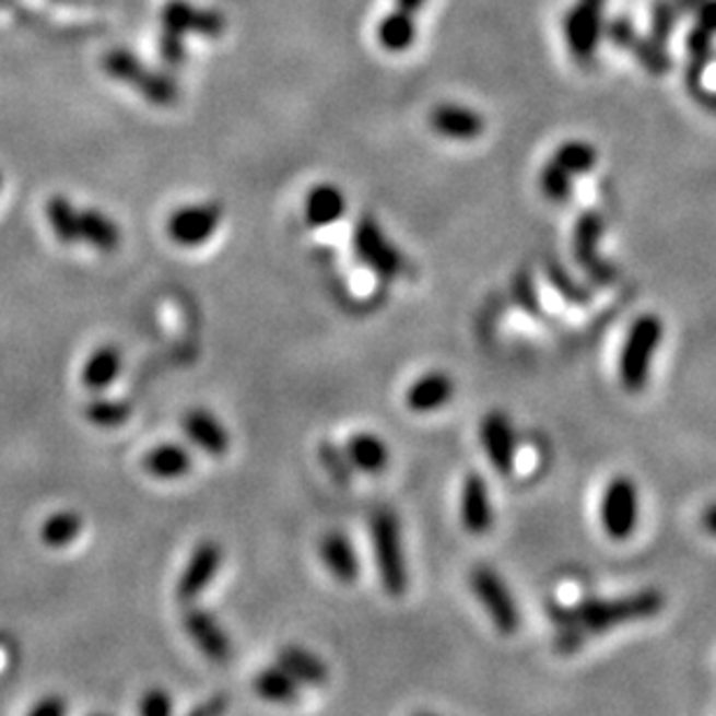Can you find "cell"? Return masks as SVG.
Here are the masks:
<instances>
[{
	"instance_id": "cell-1",
	"label": "cell",
	"mask_w": 716,
	"mask_h": 716,
	"mask_svg": "<svg viewBox=\"0 0 716 716\" xmlns=\"http://www.w3.org/2000/svg\"><path fill=\"white\" fill-rule=\"evenodd\" d=\"M666 608V596L658 589H642L621 598H584L573 605L549 602V621L556 631V649L575 654L589 637L602 635L626 623L654 619Z\"/></svg>"
},
{
	"instance_id": "cell-2",
	"label": "cell",
	"mask_w": 716,
	"mask_h": 716,
	"mask_svg": "<svg viewBox=\"0 0 716 716\" xmlns=\"http://www.w3.org/2000/svg\"><path fill=\"white\" fill-rule=\"evenodd\" d=\"M159 59L177 70L187 63V35L219 40L228 31L226 16L216 8H200L193 0H165L159 14Z\"/></svg>"
},
{
	"instance_id": "cell-3",
	"label": "cell",
	"mask_w": 716,
	"mask_h": 716,
	"mask_svg": "<svg viewBox=\"0 0 716 716\" xmlns=\"http://www.w3.org/2000/svg\"><path fill=\"white\" fill-rule=\"evenodd\" d=\"M101 68L113 82L133 89L144 103L154 107H173L179 103L181 89L173 72L146 66L131 49H107L101 59Z\"/></svg>"
},
{
	"instance_id": "cell-4",
	"label": "cell",
	"mask_w": 716,
	"mask_h": 716,
	"mask_svg": "<svg viewBox=\"0 0 716 716\" xmlns=\"http://www.w3.org/2000/svg\"><path fill=\"white\" fill-rule=\"evenodd\" d=\"M371 540L377 563L379 582L391 598H402L408 591L410 575L402 544V526L396 509L379 507L371 517Z\"/></svg>"
},
{
	"instance_id": "cell-5",
	"label": "cell",
	"mask_w": 716,
	"mask_h": 716,
	"mask_svg": "<svg viewBox=\"0 0 716 716\" xmlns=\"http://www.w3.org/2000/svg\"><path fill=\"white\" fill-rule=\"evenodd\" d=\"M352 249L356 261L368 268L384 284L398 282L408 272L410 261L379 224V219L371 212H363L352 231Z\"/></svg>"
},
{
	"instance_id": "cell-6",
	"label": "cell",
	"mask_w": 716,
	"mask_h": 716,
	"mask_svg": "<svg viewBox=\"0 0 716 716\" xmlns=\"http://www.w3.org/2000/svg\"><path fill=\"white\" fill-rule=\"evenodd\" d=\"M664 319L658 315H639L626 333L619 354V382L629 394H639L649 384L652 363L664 342Z\"/></svg>"
},
{
	"instance_id": "cell-7",
	"label": "cell",
	"mask_w": 716,
	"mask_h": 716,
	"mask_svg": "<svg viewBox=\"0 0 716 716\" xmlns=\"http://www.w3.org/2000/svg\"><path fill=\"white\" fill-rule=\"evenodd\" d=\"M468 582L472 596L482 605V610L486 612L495 631L503 635L517 633L521 626V612L505 577L495 571V567L486 563H477L468 575Z\"/></svg>"
},
{
	"instance_id": "cell-8",
	"label": "cell",
	"mask_w": 716,
	"mask_h": 716,
	"mask_svg": "<svg viewBox=\"0 0 716 716\" xmlns=\"http://www.w3.org/2000/svg\"><path fill=\"white\" fill-rule=\"evenodd\" d=\"M605 235V216L598 210H586L577 216L573 228V256L594 286L608 289L617 284L619 270L600 254Z\"/></svg>"
},
{
	"instance_id": "cell-9",
	"label": "cell",
	"mask_w": 716,
	"mask_h": 716,
	"mask_svg": "<svg viewBox=\"0 0 716 716\" xmlns=\"http://www.w3.org/2000/svg\"><path fill=\"white\" fill-rule=\"evenodd\" d=\"M605 8L608 0H575L563 16L565 45L579 66H591L605 38Z\"/></svg>"
},
{
	"instance_id": "cell-10",
	"label": "cell",
	"mask_w": 716,
	"mask_h": 716,
	"mask_svg": "<svg viewBox=\"0 0 716 716\" xmlns=\"http://www.w3.org/2000/svg\"><path fill=\"white\" fill-rule=\"evenodd\" d=\"M224 206L219 200H198L173 210L165 219V235L181 249L208 245L224 222Z\"/></svg>"
},
{
	"instance_id": "cell-11",
	"label": "cell",
	"mask_w": 716,
	"mask_h": 716,
	"mask_svg": "<svg viewBox=\"0 0 716 716\" xmlns=\"http://www.w3.org/2000/svg\"><path fill=\"white\" fill-rule=\"evenodd\" d=\"M639 524V489L629 474H617L600 498V526L614 542H626Z\"/></svg>"
},
{
	"instance_id": "cell-12",
	"label": "cell",
	"mask_w": 716,
	"mask_h": 716,
	"mask_svg": "<svg viewBox=\"0 0 716 716\" xmlns=\"http://www.w3.org/2000/svg\"><path fill=\"white\" fill-rule=\"evenodd\" d=\"M605 40H610L621 51H629L649 75L664 78L672 70V57L668 47L652 38L649 33L642 35L629 16L619 14L614 20L605 22Z\"/></svg>"
},
{
	"instance_id": "cell-13",
	"label": "cell",
	"mask_w": 716,
	"mask_h": 716,
	"mask_svg": "<svg viewBox=\"0 0 716 716\" xmlns=\"http://www.w3.org/2000/svg\"><path fill=\"white\" fill-rule=\"evenodd\" d=\"M480 445L489 458L491 468L509 477L517 468V429L503 410H491L480 421Z\"/></svg>"
},
{
	"instance_id": "cell-14",
	"label": "cell",
	"mask_w": 716,
	"mask_h": 716,
	"mask_svg": "<svg viewBox=\"0 0 716 716\" xmlns=\"http://www.w3.org/2000/svg\"><path fill=\"white\" fill-rule=\"evenodd\" d=\"M181 629H185L196 649L212 660V664H228L233 656V642L224 623L214 617V612L206 608H189L181 614Z\"/></svg>"
},
{
	"instance_id": "cell-15",
	"label": "cell",
	"mask_w": 716,
	"mask_h": 716,
	"mask_svg": "<svg viewBox=\"0 0 716 716\" xmlns=\"http://www.w3.org/2000/svg\"><path fill=\"white\" fill-rule=\"evenodd\" d=\"M224 561V549L216 540H200L181 567L175 594L181 602H193L214 582Z\"/></svg>"
},
{
	"instance_id": "cell-16",
	"label": "cell",
	"mask_w": 716,
	"mask_h": 716,
	"mask_svg": "<svg viewBox=\"0 0 716 716\" xmlns=\"http://www.w3.org/2000/svg\"><path fill=\"white\" fill-rule=\"evenodd\" d=\"M431 131L449 142H474L486 131V119L470 105L463 103H437L429 113Z\"/></svg>"
},
{
	"instance_id": "cell-17",
	"label": "cell",
	"mask_w": 716,
	"mask_h": 716,
	"mask_svg": "<svg viewBox=\"0 0 716 716\" xmlns=\"http://www.w3.org/2000/svg\"><path fill=\"white\" fill-rule=\"evenodd\" d=\"M458 517L466 532L474 538H482L493 530L495 509L491 501V491L480 472H468L458 495Z\"/></svg>"
},
{
	"instance_id": "cell-18",
	"label": "cell",
	"mask_w": 716,
	"mask_h": 716,
	"mask_svg": "<svg viewBox=\"0 0 716 716\" xmlns=\"http://www.w3.org/2000/svg\"><path fill=\"white\" fill-rule=\"evenodd\" d=\"M181 433L189 439V445L210 458H224L231 451V431L224 426L208 408H193L181 416Z\"/></svg>"
},
{
	"instance_id": "cell-19",
	"label": "cell",
	"mask_w": 716,
	"mask_h": 716,
	"mask_svg": "<svg viewBox=\"0 0 716 716\" xmlns=\"http://www.w3.org/2000/svg\"><path fill=\"white\" fill-rule=\"evenodd\" d=\"M456 396V382L445 371H429L416 377L406 391V406L414 414H433L447 408Z\"/></svg>"
},
{
	"instance_id": "cell-20",
	"label": "cell",
	"mask_w": 716,
	"mask_h": 716,
	"mask_svg": "<svg viewBox=\"0 0 716 716\" xmlns=\"http://www.w3.org/2000/svg\"><path fill=\"white\" fill-rule=\"evenodd\" d=\"M347 208H349V200L342 187H338L336 181H319V185L312 187L305 196V203H303L305 224L312 231L328 228L342 222Z\"/></svg>"
},
{
	"instance_id": "cell-21",
	"label": "cell",
	"mask_w": 716,
	"mask_h": 716,
	"mask_svg": "<svg viewBox=\"0 0 716 716\" xmlns=\"http://www.w3.org/2000/svg\"><path fill=\"white\" fill-rule=\"evenodd\" d=\"M124 233L113 216L98 208H80L78 245H86L101 254H115L121 247Z\"/></svg>"
},
{
	"instance_id": "cell-22",
	"label": "cell",
	"mask_w": 716,
	"mask_h": 716,
	"mask_svg": "<svg viewBox=\"0 0 716 716\" xmlns=\"http://www.w3.org/2000/svg\"><path fill=\"white\" fill-rule=\"evenodd\" d=\"M319 554L326 571L340 584H354L361 575V561L356 549L342 530H328L319 540Z\"/></svg>"
},
{
	"instance_id": "cell-23",
	"label": "cell",
	"mask_w": 716,
	"mask_h": 716,
	"mask_svg": "<svg viewBox=\"0 0 716 716\" xmlns=\"http://www.w3.org/2000/svg\"><path fill=\"white\" fill-rule=\"evenodd\" d=\"M193 468V454L179 443H159L142 456V470L161 482H175Z\"/></svg>"
},
{
	"instance_id": "cell-24",
	"label": "cell",
	"mask_w": 716,
	"mask_h": 716,
	"mask_svg": "<svg viewBox=\"0 0 716 716\" xmlns=\"http://www.w3.org/2000/svg\"><path fill=\"white\" fill-rule=\"evenodd\" d=\"M347 451L349 463H352L354 472L363 474H382L391 463V449L387 439L379 437L377 433H354L349 435L347 443L342 445Z\"/></svg>"
},
{
	"instance_id": "cell-25",
	"label": "cell",
	"mask_w": 716,
	"mask_h": 716,
	"mask_svg": "<svg viewBox=\"0 0 716 716\" xmlns=\"http://www.w3.org/2000/svg\"><path fill=\"white\" fill-rule=\"evenodd\" d=\"M124 371V352L117 344H101L82 365V384L84 389L103 394L113 387Z\"/></svg>"
},
{
	"instance_id": "cell-26",
	"label": "cell",
	"mask_w": 716,
	"mask_h": 716,
	"mask_svg": "<svg viewBox=\"0 0 716 716\" xmlns=\"http://www.w3.org/2000/svg\"><path fill=\"white\" fill-rule=\"evenodd\" d=\"M278 666H282L301 686H324L328 682L326 660L301 645H286L278 652Z\"/></svg>"
},
{
	"instance_id": "cell-27",
	"label": "cell",
	"mask_w": 716,
	"mask_h": 716,
	"mask_svg": "<svg viewBox=\"0 0 716 716\" xmlns=\"http://www.w3.org/2000/svg\"><path fill=\"white\" fill-rule=\"evenodd\" d=\"M375 35H377V45L384 51H389V54L408 51L414 47L416 35H419L416 16L394 8L391 12L382 16Z\"/></svg>"
},
{
	"instance_id": "cell-28",
	"label": "cell",
	"mask_w": 716,
	"mask_h": 716,
	"mask_svg": "<svg viewBox=\"0 0 716 716\" xmlns=\"http://www.w3.org/2000/svg\"><path fill=\"white\" fill-rule=\"evenodd\" d=\"M301 684L282 666L263 668L254 677V693L272 705H291L301 697Z\"/></svg>"
},
{
	"instance_id": "cell-29",
	"label": "cell",
	"mask_w": 716,
	"mask_h": 716,
	"mask_svg": "<svg viewBox=\"0 0 716 716\" xmlns=\"http://www.w3.org/2000/svg\"><path fill=\"white\" fill-rule=\"evenodd\" d=\"M714 38H716L714 33H709V31H705L701 26H693L686 33V51H689L686 68H684L686 89L705 82V70L716 59Z\"/></svg>"
},
{
	"instance_id": "cell-30",
	"label": "cell",
	"mask_w": 716,
	"mask_h": 716,
	"mask_svg": "<svg viewBox=\"0 0 716 716\" xmlns=\"http://www.w3.org/2000/svg\"><path fill=\"white\" fill-rule=\"evenodd\" d=\"M544 278L549 286H552L561 296V301H565L567 305L589 307L594 303V289L589 284L579 282L571 270H567L559 259H552V256L544 261Z\"/></svg>"
},
{
	"instance_id": "cell-31",
	"label": "cell",
	"mask_w": 716,
	"mask_h": 716,
	"mask_svg": "<svg viewBox=\"0 0 716 716\" xmlns=\"http://www.w3.org/2000/svg\"><path fill=\"white\" fill-rule=\"evenodd\" d=\"M47 214V224L54 233V237L66 247H75L78 245V219H80V208L72 203V200L63 193L51 196L45 206Z\"/></svg>"
},
{
	"instance_id": "cell-32",
	"label": "cell",
	"mask_w": 716,
	"mask_h": 716,
	"mask_svg": "<svg viewBox=\"0 0 716 716\" xmlns=\"http://www.w3.org/2000/svg\"><path fill=\"white\" fill-rule=\"evenodd\" d=\"M84 519L75 509H59L49 514L40 528V538L51 549H66L82 536Z\"/></svg>"
},
{
	"instance_id": "cell-33",
	"label": "cell",
	"mask_w": 716,
	"mask_h": 716,
	"mask_svg": "<svg viewBox=\"0 0 716 716\" xmlns=\"http://www.w3.org/2000/svg\"><path fill=\"white\" fill-rule=\"evenodd\" d=\"M133 410L121 398H109V396H96L91 398L84 406V416L91 426L103 429V431H115L124 426L128 419H131Z\"/></svg>"
},
{
	"instance_id": "cell-34",
	"label": "cell",
	"mask_w": 716,
	"mask_h": 716,
	"mask_svg": "<svg viewBox=\"0 0 716 716\" xmlns=\"http://www.w3.org/2000/svg\"><path fill=\"white\" fill-rule=\"evenodd\" d=\"M552 161L561 165L565 173L579 177V175H589L596 168L598 152L594 144L584 140H565L554 150Z\"/></svg>"
},
{
	"instance_id": "cell-35",
	"label": "cell",
	"mask_w": 716,
	"mask_h": 716,
	"mask_svg": "<svg viewBox=\"0 0 716 716\" xmlns=\"http://www.w3.org/2000/svg\"><path fill=\"white\" fill-rule=\"evenodd\" d=\"M573 175L565 173L561 165H556L552 159H549L538 175V187L540 193L549 200V203H567L575 193L573 185Z\"/></svg>"
},
{
	"instance_id": "cell-36",
	"label": "cell",
	"mask_w": 716,
	"mask_h": 716,
	"mask_svg": "<svg viewBox=\"0 0 716 716\" xmlns=\"http://www.w3.org/2000/svg\"><path fill=\"white\" fill-rule=\"evenodd\" d=\"M317 454H319V461H321V466H324V470H326V474L330 477V480H333L338 486H344V489L352 484L354 468H352V463H349L344 447L333 443V439H324Z\"/></svg>"
},
{
	"instance_id": "cell-37",
	"label": "cell",
	"mask_w": 716,
	"mask_h": 716,
	"mask_svg": "<svg viewBox=\"0 0 716 716\" xmlns=\"http://www.w3.org/2000/svg\"><path fill=\"white\" fill-rule=\"evenodd\" d=\"M509 291H512V301L517 303V307L524 309L526 315L536 317V319L544 315V307H542V301H540L536 278H532V272L528 268L517 270V274L512 278Z\"/></svg>"
},
{
	"instance_id": "cell-38",
	"label": "cell",
	"mask_w": 716,
	"mask_h": 716,
	"mask_svg": "<svg viewBox=\"0 0 716 716\" xmlns=\"http://www.w3.org/2000/svg\"><path fill=\"white\" fill-rule=\"evenodd\" d=\"M679 20H682V14H679L674 0H654L649 8V35L658 43L668 45Z\"/></svg>"
},
{
	"instance_id": "cell-39",
	"label": "cell",
	"mask_w": 716,
	"mask_h": 716,
	"mask_svg": "<svg viewBox=\"0 0 716 716\" xmlns=\"http://www.w3.org/2000/svg\"><path fill=\"white\" fill-rule=\"evenodd\" d=\"M173 709H175L173 695L163 686H152L140 695V703H138L140 716H173Z\"/></svg>"
},
{
	"instance_id": "cell-40",
	"label": "cell",
	"mask_w": 716,
	"mask_h": 716,
	"mask_svg": "<svg viewBox=\"0 0 716 716\" xmlns=\"http://www.w3.org/2000/svg\"><path fill=\"white\" fill-rule=\"evenodd\" d=\"M68 705L61 695H45L43 701L33 705V709L26 716H66Z\"/></svg>"
},
{
	"instance_id": "cell-41",
	"label": "cell",
	"mask_w": 716,
	"mask_h": 716,
	"mask_svg": "<svg viewBox=\"0 0 716 716\" xmlns=\"http://www.w3.org/2000/svg\"><path fill=\"white\" fill-rule=\"evenodd\" d=\"M686 91H689L691 101H693L697 107L705 109V113H709V115L716 117V89H707L705 82H703V84L691 86V89H686Z\"/></svg>"
},
{
	"instance_id": "cell-42",
	"label": "cell",
	"mask_w": 716,
	"mask_h": 716,
	"mask_svg": "<svg viewBox=\"0 0 716 716\" xmlns=\"http://www.w3.org/2000/svg\"><path fill=\"white\" fill-rule=\"evenodd\" d=\"M228 709V697L224 695H212L210 701L200 703L191 714L187 716H224Z\"/></svg>"
},
{
	"instance_id": "cell-43",
	"label": "cell",
	"mask_w": 716,
	"mask_h": 716,
	"mask_svg": "<svg viewBox=\"0 0 716 716\" xmlns=\"http://www.w3.org/2000/svg\"><path fill=\"white\" fill-rule=\"evenodd\" d=\"M695 26H701L716 35V0H705V3L693 12Z\"/></svg>"
},
{
	"instance_id": "cell-44",
	"label": "cell",
	"mask_w": 716,
	"mask_h": 716,
	"mask_svg": "<svg viewBox=\"0 0 716 716\" xmlns=\"http://www.w3.org/2000/svg\"><path fill=\"white\" fill-rule=\"evenodd\" d=\"M701 526L707 536L716 538V503H709L701 514Z\"/></svg>"
},
{
	"instance_id": "cell-45",
	"label": "cell",
	"mask_w": 716,
	"mask_h": 716,
	"mask_svg": "<svg viewBox=\"0 0 716 716\" xmlns=\"http://www.w3.org/2000/svg\"><path fill=\"white\" fill-rule=\"evenodd\" d=\"M424 5H426V0H396V10H402L414 16L424 10Z\"/></svg>"
},
{
	"instance_id": "cell-46",
	"label": "cell",
	"mask_w": 716,
	"mask_h": 716,
	"mask_svg": "<svg viewBox=\"0 0 716 716\" xmlns=\"http://www.w3.org/2000/svg\"><path fill=\"white\" fill-rule=\"evenodd\" d=\"M703 3H705V0H674V5H677V10H679V14H682V16L693 14Z\"/></svg>"
},
{
	"instance_id": "cell-47",
	"label": "cell",
	"mask_w": 716,
	"mask_h": 716,
	"mask_svg": "<svg viewBox=\"0 0 716 716\" xmlns=\"http://www.w3.org/2000/svg\"><path fill=\"white\" fill-rule=\"evenodd\" d=\"M414 716H443V714H433V712H416Z\"/></svg>"
},
{
	"instance_id": "cell-48",
	"label": "cell",
	"mask_w": 716,
	"mask_h": 716,
	"mask_svg": "<svg viewBox=\"0 0 716 716\" xmlns=\"http://www.w3.org/2000/svg\"><path fill=\"white\" fill-rule=\"evenodd\" d=\"M0 189H3V175H0Z\"/></svg>"
},
{
	"instance_id": "cell-49",
	"label": "cell",
	"mask_w": 716,
	"mask_h": 716,
	"mask_svg": "<svg viewBox=\"0 0 716 716\" xmlns=\"http://www.w3.org/2000/svg\"><path fill=\"white\" fill-rule=\"evenodd\" d=\"M91 716H109V714H91Z\"/></svg>"
}]
</instances>
